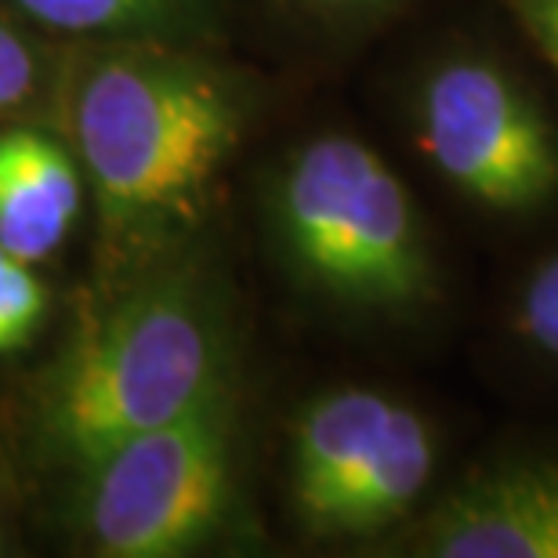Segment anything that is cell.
Returning <instances> with one entry per match:
<instances>
[{
    "label": "cell",
    "instance_id": "3",
    "mask_svg": "<svg viewBox=\"0 0 558 558\" xmlns=\"http://www.w3.org/2000/svg\"><path fill=\"white\" fill-rule=\"evenodd\" d=\"M269 221L290 276L344 312L403 323L442 294L414 193L349 131H319L283 156Z\"/></svg>",
    "mask_w": 558,
    "mask_h": 558
},
{
    "label": "cell",
    "instance_id": "13",
    "mask_svg": "<svg viewBox=\"0 0 558 558\" xmlns=\"http://www.w3.org/2000/svg\"><path fill=\"white\" fill-rule=\"evenodd\" d=\"M48 316V290L37 265L0 247V355L19 352L37 338Z\"/></svg>",
    "mask_w": 558,
    "mask_h": 558
},
{
    "label": "cell",
    "instance_id": "12",
    "mask_svg": "<svg viewBox=\"0 0 558 558\" xmlns=\"http://www.w3.org/2000/svg\"><path fill=\"white\" fill-rule=\"evenodd\" d=\"M511 333L544 363L558 366V251L522 279L511 301Z\"/></svg>",
    "mask_w": 558,
    "mask_h": 558
},
{
    "label": "cell",
    "instance_id": "7",
    "mask_svg": "<svg viewBox=\"0 0 558 558\" xmlns=\"http://www.w3.org/2000/svg\"><path fill=\"white\" fill-rule=\"evenodd\" d=\"M439 461V428L424 410L399 399L363 461L298 519V530L319 544L392 541L428 505Z\"/></svg>",
    "mask_w": 558,
    "mask_h": 558
},
{
    "label": "cell",
    "instance_id": "9",
    "mask_svg": "<svg viewBox=\"0 0 558 558\" xmlns=\"http://www.w3.org/2000/svg\"><path fill=\"white\" fill-rule=\"evenodd\" d=\"M399 396L371 385H341L312 396L287 432V500L305 519L385 432Z\"/></svg>",
    "mask_w": 558,
    "mask_h": 558
},
{
    "label": "cell",
    "instance_id": "14",
    "mask_svg": "<svg viewBox=\"0 0 558 558\" xmlns=\"http://www.w3.org/2000/svg\"><path fill=\"white\" fill-rule=\"evenodd\" d=\"M515 29L558 76V0H497Z\"/></svg>",
    "mask_w": 558,
    "mask_h": 558
},
{
    "label": "cell",
    "instance_id": "8",
    "mask_svg": "<svg viewBox=\"0 0 558 558\" xmlns=\"http://www.w3.org/2000/svg\"><path fill=\"white\" fill-rule=\"evenodd\" d=\"M84 193V171L62 138L33 124L0 128V247L44 262L76 229Z\"/></svg>",
    "mask_w": 558,
    "mask_h": 558
},
{
    "label": "cell",
    "instance_id": "6",
    "mask_svg": "<svg viewBox=\"0 0 558 558\" xmlns=\"http://www.w3.org/2000/svg\"><path fill=\"white\" fill-rule=\"evenodd\" d=\"M414 558H558V446H511L428 497L392 537Z\"/></svg>",
    "mask_w": 558,
    "mask_h": 558
},
{
    "label": "cell",
    "instance_id": "2",
    "mask_svg": "<svg viewBox=\"0 0 558 558\" xmlns=\"http://www.w3.org/2000/svg\"><path fill=\"white\" fill-rule=\"evenodd\" d=\"M232 385L236 333L221 279L193 258L156 262L51 366L33 435L48 461L76 472Z\"/></svg>",
    "mask_w": 558,
    "mask_h": 558
},
{
    "label": "cell",
    "instance_id": "11",
    "mask_svg": "<svg viewBox=\"0 0 558 558\" xmlns=\"http://www.w3.org/2000/svg\"><path fill=\"white\" fill-rule=\"evenodd\" d=\"M51 84L37 33L0 8V120H11L37 106Z\"/></svg>",
    "mask_w": 558,
    "mask_h": 558
},
{
    "label": "cell",
    "instance_id": "5",
    "mask_svg": "<svg viewBox=\"0 0 558 558\" xmlns=\"http://www.w3.org/2000/svg\"><path fill=\"white\" fill-rule=\"evenodd\" d=\"M410 117L421 156L464 204L497 218L558 204V128L505 59L478 48L432 59Z\"/></svg>",
    "mask_w": 558,
    "mask_h": 558
},
{
    "label": "cell",
    "instance_id": "1",
    "mask_svg": "<svg viewBox=\"0 0 558 558\" xmlns=\"http://www.w3.org/2000/svg\"><path fill=\"white\" fill-rule=\"evenodd\" d=\"M65 131L113 258L189 236L247 138L254 95L196 44H98L65 76Z\"/></svg>",
    "mask_w": 558,
    "mask_h": 558
},
{
    "label": "cell",
    "instance_id": "10",
    "mask_svg": "<svg viewBox=\"0 0 558 558\" xmlns=\"http://www.w3.org/2000/svg\"><path fill=\"white\" fill-rule=\"evenodd\" d=\"M33 33L92 44H199L210 0H0Z\"/></svg>",
    "mask_w": 558,
    "mask_h": 558
},
{
    "label": "cell",
    "instance_id": "4",
    "mask_svg": "<svg viewBox=\"0 0 558 558\" xmlns=\"http://www.w3.org/2000/svg\"><path fill=\"white\" fill-rule=\"evenodd\" d=\"M240 385L76 468L73 519L106 558H171L229 530L240 505Z\"/></svg>",
    "mask_w": 558,
    "mask_h": 558
},
{
    "label": "cell",
    "instance_id": "15",
    "mask_svg": "<svg viewBox=\"0 0 558 558\" xmlns=\"http://www.w3.org/2000/svg\"><path fill=\"white\" fill-rule=\"evenodd\" d=\"M301 4L330 19H363V15H377V11L399 4V0H301Z\"/></svg>",
    "mask_w": 558,
    "mask_h": 558
}]
</instances>
